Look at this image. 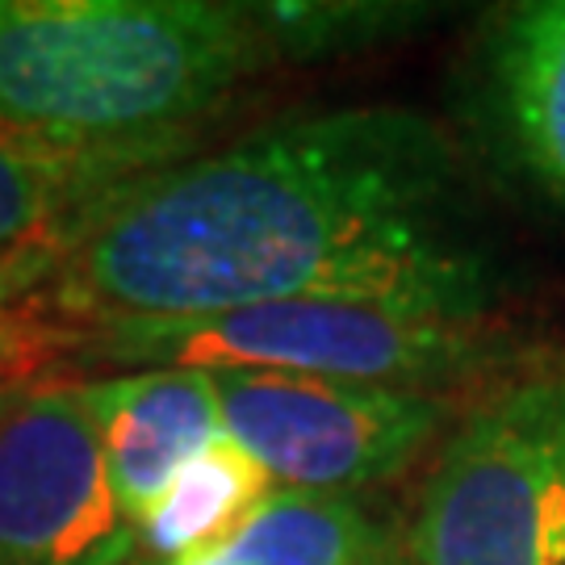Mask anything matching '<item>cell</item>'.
<instances>
[{"instance_id": "6da1fadb", "label": "cell", "mask_w": 565, "mask_h": 565, "mask_svg": "<svg viewBox=\"0 0 565 565\" xmlns=\"http://www.w3.org/2000/svg\"><path fill=\"white\" fill-rule=\"evenodd\" d=\"M445 130L398 105L319 109L142 177L97 210L18 310L63 331L184 323L289 298L494 315L457 235Z\"/></svg>"}, {"instance_id": "7a4b0ae2", "label": "cell", "mask_w": 565, "mask_h": 565, "mask_svg": "<svg viewBox=\"0 0 565 565\" xmlns=\"http://www.w3.org/2000/svg\"><path fill=\"white\" fill-rule=\"evenodd\" d=\"M273 60L252 4L0 0V114L84 135L198 130Z\"/></svg>"}, {"instance_id": "3957f363", "label": "cell", "mask_w": 565, "mask_h": 565, "mask_svg": "<svg viewBox=\"0 0 565 565\" xmlns=\"http://www.w3.org/2000/svg\"><path fill=\"white\" fill-rule=\"evenodd\" d=\"M515 352L494 315L373 298H289L184 319V323L81 331L84 369H273L452 398L490 385Z\"/></svg>"}, {"instance_id": "277c9868", "label": "cell", "mask_w": 565, "mask_h": 565, "mask_svg": "<svg viewBox=\"0 0 565 565\" xmlns=\"http://www.w3.org/2000/svg\"><path fill=\"white\" fill-rule=\"evenodd\" d=\"M415 565H565V356L457 411L406 520Z\"/></svg>"}, {"instance_id": "5b68a950", "label": "cell", "mask_w": 565, "mask_h": 565, "mask_svg": "<svg viewBox=\"0 0 565 565\" xmlns=\"http://www.w3.org/2000/svg\"><path fill=\"white\" fill-rule=\"evenodd\" d=\"M226 436L268 482L310 494H373L436 452L457 398L273 369H205Z\"/></svg>"}, {"instance_id": "8992f818", "label": "cell", "mask_w": 565, "mask_h": 565, "mask_svg": "<svg viewBox=\"0 0 565 565\" xmlns=\"http://www.w3.org/2000/svg\"><path fill=\"white\" fill-rule=\"evenodd\" d=\"M139 532L109 490L72 382L0 403V565H135Z\"/></svg>"}, {"instance_id": "52a82bcc", "label": "cell", "mask_w": 565, "mask_h": 565, "mask_svg": "<svg viewBox=\"0 0 565 565\" xmlns=\"http://www.w3.org/2000/svg\"><path fill=\"white\" fill-rule=\"evenodd\" d=\"M198 151V130L84 135L0 114V306L34 298L109 198Z\"/></svg>"}, {"instance_id": "ba28073f", "label": "cell", "mask_w": 565, "mask_h": 565, "mask_svg": "<svg viewBox=\"0 0 565 565\" xmlns=\"http://www.w3.org/2000/svg\"><path fill=\"white\" fill-rule=\"evenodd\" d=\"M76 403L102 440L109 490L139 532L172 478L226 436L205 369H135L72 382Z\"/></svg>"}, {"instance_id": "9c48e42d", "label": "cell", "mask_w": 565, "mask_h": 565, "mask_svg": "<svg viewBox=\"0 0 565 565\" xmlns=\"http://www.w3.org/2000/svg\"><path fill=\"white\" fill-rule=\"evenodd\" d=\"M482 81L507 156L565 210V0L507 9L486 42Z\"/></svg>"}, {"instance_id": "30bf717a", "label": "cell", "mask_w": 565, "mask_h": 565, "mask_svg": "<svg viewBox=\"0 0 565 565\" xmlns=\"http://www.w3.org/2000/svg\"><path fill=\"white\" fill-rule=\"evenodd\" d=\"M135 565H415L406 520L377 494H310L273 486L223 545L181 562Z\"/></svg>"}, {"instance_id": "8fae6325", "label": "cell", "mask_w": 565, "mask_h": 565, "mask_svg": "<svg viewBox=\"0 0 565 565\" xmlns=\"http://www.w3.org/2000/svg\"><path fill=\"white\" fill-rule=\"evenodd\" d=\"M273 490L268 473L231 436L184 465L139 524V562H181L226 536Z\"/></svg>"}, {"instance_id": "7c38bea8", "label": "cell", "mask_w": 565, "mask_h": 565, "mask_svg": "<svg viewBox=\"0 0 565 565\" xmlns=\"http://www.w3.org/2000/svg\"><path fill=\"white\" fill-rule=\"evenodd\" d=\"M273 60H331L406 34L427 9L419 4H377V0H327V4H252Z\"/></svg>"}, {"instance_id": "4fadbf2b", "label": "cell", "mask_w": 565, "mask_h": 565, "mask_svg": "<svg viewBox=\"0 0 565 565\" xmlns=\"http://www.w3.org/2000/svg\"><path fill=\"white\" fill-rule=\"evenodd\" d=\"M76 348L81 331H63L18 306H0V403L39 385L67 382L63 373H76Z\"/></svg>"}]
</instances>
